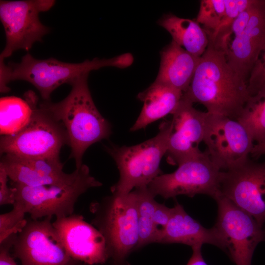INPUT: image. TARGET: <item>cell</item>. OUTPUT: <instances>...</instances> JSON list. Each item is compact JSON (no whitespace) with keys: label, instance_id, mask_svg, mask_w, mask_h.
<instances>
[{"label":"cell","instance_id":"9","mask_svg":"<svg viewBox=\"0 0 265 265\" xmlns=\"http://www.w3.org/2000/svg\"><path fill=\"white\" fill-rule=\"evenodd\" d=\"M53 0H0V19L4 29L6 44L0 60L18 50L28 51L36 42H42L50 28L39 20L40 12L49 10Z\"/></svg>","mask_w":265,"mask_h":265},{"label":"cell","instance_id":"29","mask_svg":"<svg viewBox=\"0 0 265 265\" xmlns=\"http://www.w3.org/2000/svg\"><path fill=\"white\" fill-rule=\"evenodd\" d=\"M8 175L0 164V205L12 204L15 201V189L7 185Z\"/></svg>","mask_w":265,"mask_h":265},{"label":"cell","instance_id":"32","mask_svg":"<svg viewBox=\"0 0 265 265\" xmlns=\"http://www.w3.org/2000/svg\"><path fill=\"white\" fill-rule=\"evenodd\" d=\"M250 156L254 159L265 156V139L260 143L254 144Z\"/></svg>","mask_w":265,"mask_h":265},{"label":"cell","instance_id":"19","mask_svg":"<svg viewBox=\"0 0 265 265\" xmlns=\"http://www.w3.org/2000/svg\"><path fill=\"white\" fill-rule=\"evenodd\" d=\"M200 58L172 40L160 52L159 71L154 81L185 92Z\"/></svg>","mask_w":265,"mask_h":265},{"label":"cell","instance_id":"30","mask_svg":"<svg viewBox=\"0 0 265 265\" xmlns=\"http://www.w3.org/2000/svg\"><path fill=\"white\" fill-rule=\"evenodd\" d=\"M15 235L10 236L0 243V265H18L10 252Z\"/></svg>","mask_w":265,"mask_h":265},{"label":"cell","instance_id":"24","mask_svg":"<svg viewBox=\"0 0 265 265\" xmlns=\"http://www.w3.org/2000/svg\"><path fill=\"white\" fill-rule=\"evenodd\" d=\"M133 191L137 199L139 227V241L137 249H139L149 243H155L154 219L158 202L147 186L136 188Z\"/></svg>","mask_w":265,"mask_h":265},{"label":"cell","instance_id":"26","mask_svg":"<svg viewBox=\"0 0 265 265\" xmlns=\"http://www.w3.org/2000/svg\"><path fill=\"white\" fill-rule=\"evenodd\" d=\"M13 206L11 211L0 215V243L19 233L27 223L25 212L15 203Z\"/></svg>","mask_w":265,"mask_h":265},{"label":"cell","instance_id":"1","mask_svg":"<svg viewBox=\"0 0 265 265\" xmlns=\"http://www.w3.org/2000/svg\"><path fill=\"white\" fill-rule=\"evenodd\" d=\"M190 83L183 96L203 105L207 112L237 120L250 96L246 81L209 40Z\"/></svg>","mask_w":265,"mask_h":265},{"label":"cell","instance_id":"13","mask_svg":"<svg viewBox=\"0 0 265 265\" xmlns=\"http://www.w3.org/2000/svg\"><path fill=\"white\" fill-rule=\"evenodd\" d=\"M220 192L263 227L265 224V160L258 162L248 159L234 169L221 171Z\"/></svg>","mask_w":265,"mask_h":265},{"label":"cell","instance_id":"14","mask_svg":"<svg viewBox=\"0 0 265 265\" xmlns=\"http://www.w3.org/2000/svg\"><path fill=\"white\" fill-rule=\"evenodd\" d=\"M193 104L182 96L172 114L173 129L165 154L170 164L178 165L203 152L199 145L204 140L209 112L196 109Z\"/></svg>","mask_w":265,"mask_h":265},{"label":"cell","instance_id":"27","mask_svg":"<svg viewBox=\"0 0 265 265\" xmlns=\"http://www.w3.org/2000/svg\"><path fill=\"white\" fill-rule=\"evenodd\" d=\"M247 84L250 95L265 87V46L250 72Z\"/></svg>","mask_w":265,"mask_h":265},{"label":"cell","instance_id":"33","mask_svg":"<svg viewBox=\"0 0 265 265\" xmlns=\"http://www.w3.org/2000/svg\"><path fill=\"white\" fill-rule=\"evenodd\" d=\"M75 265H82L80 264V262H78Z\"/></svg>","mask_w":265,"mask_h":265},{"label":"cell","instance_id":"23","mask_svg":"<svg viewBox=\"0 0 265 265\" xmlns=\"http://www.w3.org/2000/svg\"><path fill=\"white\" fill-rule=\"evenodd\" d=\"M237 120L246 128L256 143L265 139V87L250 95Z\"/></svg>","mask_w":265,"mask_h":265},{"label":"cell","instance_id":"3","mask_svg":"<svg viewBox=\"0 0 265 265\" xmlns=\"http://www.w3.org/2000/svg\"><path fill=\"white\" fill-rule=\"evenodd\" d=\"M1 93L10 90L7 83L13 80H22L33 85L45 101H50L52 93L64 83H70L79 77L102 67L111 66L122 68L125 64L123 57L86 60L79 63L63 62L51 57L37 59L29 53L18 63L9 62L6 65L0 60Z\"/></svg>","mask_w":265,"mask_h":265},{"label":"cell","instance_id":"7","mask_svg":"<svg viewBox=\"0 0 265 265\" xmlns=\"http://www.w3.org/2000/svg\"><path fill=\"white\" fill-rule=\"evenodd\" d=\"M25 95L32 106L30 119L16 133L1 136L0 155L32 158L59 157L61 148L68 145L64 126L47 109L40 105L37 106V97L33 92H26Z\"/></svg>","mask_w":265,"mask_h":265},{"label":"cell","instance_id":"22","mask_svg":"<svg viewBox=\"0 0 265 265\" xmlns=\"http://www.w3.org/2000/svg\"><path fill=\"white\" fill-rule=\"evenodd\" d=\"M32 111L31 102L26 95L25 99L16 96L0 98V135H12L21 130L30 120Z\"/></svg>","mask_w":265,"mask_h":265},{"label":"cell","instance_id":"17","mask_svg":"<svg viewBox=\"0 0 265 265\" xmlns=\"http://www.w3.org/2000/svg\"><path fill=\"white\" fill-rule=\"evenodd\" d=\"M0 164L12 184L27 186L56 184L71 175L63 171L59 157L32 158L5 154L2 155Z\"/></svg>","mask_w":265,"mask_h":265},{"label":"cell","instance_id":"2","mask_svg":"<svg viewBox=\"0 0 265 265\" xmlns=\"http://www.w3.org/2000/svg\"><path fill=\"white\" fill-rule=\"evenodd\" d=\"M89 74L72 82L71 91L62 101L40 104L64 126L71 149L70 158L75 160L76 168L83 164L87 149L108 138L111 133L110 124L100 113L92 98L87 82Z\"/></svg>","mask_w":265,"mask_h":265},{"label":"cell","instance_id":"18","mask_svg":"<svg viewBox=\"0 0 265 265\" xmlns=\"http://www.w3.org/2000/svg\"><path fill=\"white\" fill-rule=\"evenodd\" d=\"M172 209L170 219L157 243H181L191 248L210 244L226 252V243L214 226L210 229L203 227L178 202Z\"/></svg>","mask_w":265,"mask_h":265},{"label":"cell","instance_id":"4","mask_svg":"<svg viewBox=\"0 0 265 265\" xmlns=\"http://www.w3.org/2000/svg\"><path fill=\"white\" fill-rule=\"evenodd\" d=\"M101 186L84 164L76 168L67 179L56 184L34 187L12 184L15 189L14 203L32 219L73 214L79 197L89 189Z\"/></svg>","mask_w":265,"mask_h":265},{"label":"cell","instance_id":"12","mask_svg":"<svg viewBox=\"0 0 265 265\" xmlns=\"http://www.w3.org/2000/svg\"><path fill=\"white\" fill-rule=\"evenodd\" d=\"M52 217L28 219L14 237L13 256L22 265H75L52 222Z\"/></svg>","mask_w":265,"mask_h":265},{"label":"cell","instance_id":"6","mask_svg":"<svg viewBox=\"0 0 265 265\" xmlns=\"http://www.w3.org/2000/svg\"><path fill=\"white\" fill-rule=\"evenodd\" d=\"M137 199L134 191L125 195L112 194L92 204V224L104 237L113 265H128L126 259L137 248L139 227Z\"/></svg>","mask_w":265,"mask_h":265},{"label":"cell","instance_id":"21","mask_svg":"<svg viewBox=\"0 0 265 265\" xmlns=\"http://www.w3.org/2000/svg\"><path fill=\"white\" fill-rule=\"evenodd\" d=\"M158 23L170 33L172 40L190 53L201 57L206 51L208 36L195 21L169 14L163 15Z\"/></svg>","mask_w":265,"mask_h":265},{"label":"cell","instance_id":"25","mask_svg":"<svg viewBox=\"0 0 265 265\" xmlns=\"http://www.w3.org/2000/svg\"><path fill=\"white\" fill-rule=\"evenodd\" d=\"M225 11L224 0H202L195 21L211 36L220 25Z\"/></svg>","mask_w":265,"mask_h":265},{"label":"cell","instance_id":"16","mask_svg":"<svg viewBox=\"0 0 265 265\" xmlns=\"http://www.w3.org/2000/svg\"><path fill=\"white\" fill-rule=\"evenodd\" d=\"M265 46V0H258L243 31L224 53L236 73L248 82L250 72Z\"/></svg>","mask_w":265,"mask_h":265},{"label":"cell","instance_id":"31","mask_svg":"<svg viewBox=\"0 0 265 265\" xmlns=\"http://www.w3.org/2000/svg\"><path fill=\"white\" fill-rule=\"evenodd\" d=\"M201 247L192 248V254L186 265H208L202 256Z\"/></svg>","mask_w":265,"mask_h":265},{"label":"cell","instance_id":"10","mask_svg":"<svg viewBox=\"0 0 265 265\" xmlns=\"http://www.w3.org/2000/svg\"><path fill=\"white\" fill-rule=\"evenodd\" d=\"M214 200L217 216L214 226L225 242L226 252L236 265H251L256 247L265 240V230L222 195Z\"/></svg>","mask_w":265,"mask_h":265},{"label":"cell","instance_id":"15","mask_svg":"<svg viewBox=\"0 0 265 265\" xmlns=\"http://www.w3.org/2000/svg\"><path fill=\"white\" fill-rule=\"evenodd\" d=\"M69 255L88 265L103 264L109 258L105 238L81 215L56 218L53 222Z\"/></svg>","mask_w":265,"mask_h":265},{"label":"cell","instance_id":"28","mask_svg":"<svg viewBox=\"0 0 265 265\" xmlns=\"http://www.w3.org/2000/svg\"><path fill=\"white\" fill-rule=\"evenodd\" d=\"M172 209L157 203L155 212L154 225L155 230V243L165 228L171 215Z\"/></svg>","mask_w":265,"mask_h":265},{"label":"cell","instance_id":"5","mask_svg":"<svg viewBox=\"0 0 265 265\" xmlns=\"http://www.w3.org/2000/svg\"><path fill=\"white\" fill-rule=\"evenodd\" d=\"M173 129L172 120L163 122L154 137L132 146L111 145L106 152L116 162L118 181L111 187L112 194L125 195L133 188L147 186L161 174L160 163L166 153Z\"/></svg>","mask_w":265,"mask_h":265},{"label":"cell","instance_id":"8","mask_svg":"<svg viewBox=\"0 0 265 265\" xmlns=\"http://www.w3.org/2000/svg\"><path fill=\"white\" fill-rule=\"evenodd\" d=\"M221 173L206 150L181 163L173 172L158 176L147 187L154 197L160 195L165 199L205 194L215 199L221 194Z\"/></svg>","mask_w":265,"mask_h":265},{"label":"cell","instance_id":"11","mask_svg":"<svg viewBox=\"0 0 265 265\" xmlns=\"http://www.w3.org/2000/svg\"><path fill=\"white\" fill-rule=\"evenodd\" d=\"M203 142L210 159L222 171L246 161L254 145L248 131L238 120L209 112Z\"/></svg>","mask_w":265,"mask_h":265},{"label":"cell","instance_id":"20","mask_svg":"<svg viewBox=\"0 0 265 265\" xmlns=\"http://www.w3.org/2000/svg\"><path fill=\"white\" fill-rule=\"evenodd\" d=\"M183 95L181 91L154 81L137 95V98L143 102V106L131 131L134 132L145 128L151 123L172 114Z\"/></svg>","mask_w":265,"mask_h":265}]
</instances>
